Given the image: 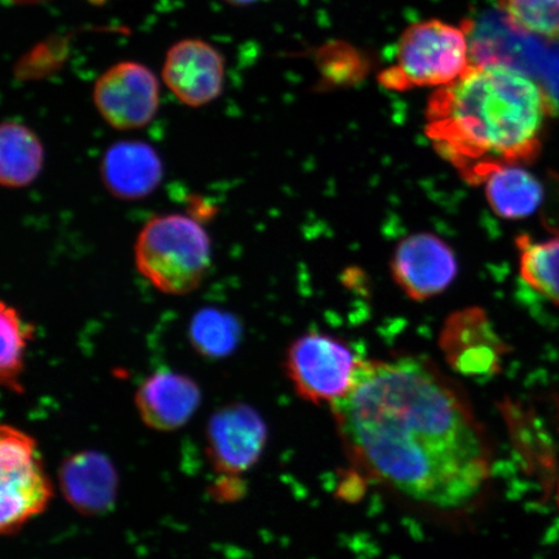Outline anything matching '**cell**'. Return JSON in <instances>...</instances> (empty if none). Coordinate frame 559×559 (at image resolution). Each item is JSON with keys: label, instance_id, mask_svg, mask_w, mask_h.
I'll use <instances>...</instances> for the list:
<instances>
[{"label": "cell", "instance_id": "9", "mask_svg": "<svg viewBox=\"0 0 559 559\" xmlns=\"http://www.w3.org/2000/svg\"><path fill=\"white\" fill-rule=\"evenodd\" d=\"M225 79V58L205 40L181 39L166 52L163 80L187 107L201 108L218 99Z\"/></svg>", "mask_w": 559, "mask_h": 559}, {"label": "cell", "instance_id": "14", "mask_svg": "<svg viewBox=\"0 0 559 559\" xmlns=\"http://www.w3.org/2000/svg\"><path fill=\"white\" fill-rule=\"evenodd\" d=\"M100 174L111 195L134 201L155 192L164 178V165L148 143L122 140L105 151Z\"/></svg>", "mask_w": 559, "mask_h": 559}, {"label": "cell", "instance_id": "20", "mask_svg": "<svg viewBox=\"0 0 559 559\" xmlns=\"http://www.w3.org/2000/svg\"><path fill=\"white\" fill-rule=\"evenodd\" d=\"M499 7L514 31L559 40V0H500Z\"/></svg>", "mask_w": 559, "mask_h": 559}, {"label": "cell", "instance_id": "7", "mask_svg": "<svg viewBox=\"0 0 559 559\" xmlns=\"http://www.w3.org/2000/svg\"><path fill=\"white\" fill-rule=\"evenodd\" d=\"M93 96L97 111L110 128L139 130L157 115L159 83L148 67L136 61H121L96 80Z\"/></svg>", "mask_w": 559, "mask_h": 559}, {"label": "cell", "instance_id": "18", "mask_svg": "<svg viewBox=\"0 0 559 559\" xmlns=\"http://www.w3.org/2000/svg\"><path fill=\"white\" fill-rule=\"evenodd\" d=\"M34 326L23 319V314L2 302L0 306V383L13 394H24L21 376L24 373L27 344L33 338Z\"/></svg>", "mask_w": 559, "mask_h": 559}, {"label": "cell", "instance_id": "6", "mask_svg": "<svg viewBox=\"0 0 559 559\" xmlns=\"http://www.w3.org/2000/svg\"><path fill=\"white\" fill-rule=\"evenodd\" d=\"M360 360L345 342L324 333L300 335L285 356V369L298 395L313 404L337 402L352 388Z\"/></svg>", "mask_w": 559, "mask_h": 559}, {"label": "cell", "instance_id": "19", "mask_svg": "<svg viewBox=\"0 0 559 559\" xmlns=\"http://www.w3.org/2000/svg\"><path fill=\"white\" fill-rule=\"evenodd\" d=\"M241 335L239 319L218 309L195 312L188 328V338L195 353L209 359H223L235 353Z\"/></svg>", "mask_w": 559, "mask_h": 559}, {"label": "cell", "instance_id": "21", "mask_svg": "<svg viewBox=\"0 0 559 559\" xmlns=\"http://www.w3.org/2000/svg\"><path fill=\"white\" fill-rule=\"evenodd\" d=\"M325 62H333V64H326V73H332L330 76L333 82L353 80L356 74L361 73V60L355 52L331 53Z\"/></svg>", "mask_w": 559, "mask_h": 559}, {"label": "cell", "instance_id": "12", "mask_svg": "<svg viewBox=\"0 0 559 559\" xmlns=\"http://www.w3.org/2000/svg\"><path fill=\"white\" fill-rule=\"evenodd\" d=\"M59 485L68 504L86 516L107 514L118 495V473L104 453L86 450L70 454L59 469Z\"/></svg>", "mask_w": 559, "mask_h": 559}, {"label": "cell", "instance_id": "1", "mask_svg": "<svg viewBox=\"0 0 559 559\" xmlns=\"http://www.w3.org/2000/svg\"><path fill=\"white\" fill-rule=\"evenodd\" d=\"M333 414L354 464L414 504L457 513L485 493L492 472L485 431L431 362L360 361Z\"/></svg>", "mask_w": 559, "mask_h": 559}, {"label": "cell", "instance_id": "16", "mask_svg": "<svg viewBox=\"0 0 559 559\" xmlns=\"http://www.w3.org/2000/svg\"><path fill=\"white\" fill-rule=\"evenodd\" d=\"M45 165V148L26 124L5 121L0 129V183L25 188L34 183Z\"/></svg>", "mask_w": 559, "mask_h": 559}, {"label": "cell", "instance_id": "22", "mask_svg": "<svg viewBox=\"0 0 559 559\" xmlns=\"http://www.w3.org/2000/svg\"><path fill=\"white\" fill-rule=\"evenodd\" d=\"M247 492V486L240 475L221 474V477L210 487V495L218 502H235Z\"/></svg>", "mask_w": 559, "mask_h": 559}, {"label": "cell", "instance_id": "13", "mask_svg": "<svg viewBox=\"0 0 559 559\" xmlns=\"http://www.w3.org/2000/svg\"><path fill=\"white\" fill-rule=\"evenodd\" d=\"M201 400V389L191 377L163 370L140 384L135 407L139 417L150 429L170 432L190 423Z\"/></svg>", "mask_w": 559, "mask_h": 559}, {"label": "cell", "instance_id": "17", "mask_svg": "<svg viewBox=\"0 0 559 559\" xmlns=\"http://www.w3.org/2000/svg\"><path fill=\"white\" fill-rule=\"evenodd\" d=\"M516 248L524 283L559 305V234L540 240L521 235L516 239Z\"/></svg>", "mask_w": 559, "mask_h": 559}, {"label": "cell", "instance_id": "24", "mask_svg": "<svg viewBox=\"0 0 559 559\" xmlns=\"http://www.w3.org/2000/svg\"><path fill=\"white\" fill-rule=\"evenodd\" d=\"M5 2H9L11 4L26 5L45 2V0H5Z\"/></svg>", "mask_w": 559, "mask_h": 559}, {"label": "cell", "instance_id": "5", "mask_svg": "<svg viewBox=\"0 0 559 559\" xmlns=\"http://www.w3.org/2000/svg\"><path fill=\"white\" fill-rule=\"evenodd\" d=\"M35 439L11 425L0 429V533L11 536L45 512L53 488Z\"/></svg>", "mask_w": 559, "mask_h": 559}, {"label": "cell", "instance_id": "25", "mask_svg": "<svg viewBox=\"0 0 559 559\" xmlns=\"http://www.w3.org/2000/svg\"><path fill=\"white\" fill-rule=\"evenodd\" d=\"M558 417H559V400H558ZM558 425H559V423H558ZM557 488H558V496H557V498H558V507H559V477H558V487Z\"/></svg>", "mask_w": 559, "mask_h": 559}, {"label": "cell", "instance_id": "3", "mask_svg": "<svg viewBox=\"0 0 559 559\" xmlns=\"http://www.w3.org/2000/svg\"><path fill=\"white\" fill-rule=\"evenodd\" d=\"M469 21L454 25L432 19L419 21L397 40L393 64L379 75L380 85L396 93L451 85L474 64Z\"/></svg>", "mask_w": 559, "mask_h": 559}, {"label": "cell", "instance_id": "8", "mask_svg": "<svg viewBox=\"0 0 559 559\" xmlns=\"http://www.w3.org/2000/svg\"><path fill=\"white\" fill-rule=\"evenodd\" d=\"M267 440V425L258 411L243 403L228 404L209 419L207 459L219 474L241 475L260 461Z\"/></svg>", "mask_w": 559, "mask_h": 559}, {"label": "cell", "instance_id": "2", "mask_svg": "<svg viewBox=\"0 0 559 559\" xmlns=\"http://www.w3.org/2000/svg\"><path fill=\"white\" fill-rule=\"evenodd\" d=\"M556 104L539 82L498 61H474L426 107V135L472 186L500 166L539 156Z\"/></svg>", "mask_w": 559, "mask_h": 559}, {"label": "cell", "instance_id": "23", "mask_svg": "<svg viewBox=\"0 0 559 559\" xmlns=\"http://www.w3.org/2000/svg\"><path fill=\"white\" fill-rule=\"evenodd\" d=\"M223 2H226L230 5L236 7H243V5H251L258 2H262V0H223Z\"/></svg>", "mask_w": 559, "mask_h": 559}, {"label": "cell", "instance_id": "11", "mask_svg": "<svg viewBox=\"0 0 559 559\" xmlns=\"http://www.w3.org/2000/svg\"><path fill=\"white\" fill-rule=\"evenodd\" d=\"M440 347L450 366L466 376L498 373L507 353L487 312L479 307L450 314L440 334Z\"/></svg>", "mask_w": 559, "mask_h": 559}, {"label": "cell", "instance_id": "15", "mask_svg": "<svg viewBox=\"0 0 559 559\" xmlns=\"http://www.w3.org/2000/svg\"><path fill=\"white\" fill-rule=\"evenodd\" d=\"M488 205L502 219H523L542 205L544 190L539 180L521 165L500 166L484 181Z\"/></svg>", "mask_w": 559, "mask_h": 559}, {"label": "cell", "instance_id": "10", "mask_svg": "<svg viewBox=\"0 0 559 559\" xmlns=\"http://www.w3.org/2000/svg\"><path fill=\"white\" fill-rule=\"evenodd\" d=\"M457 270L449 243L431 234H416L401 241L391 261L396 285L414 300H428L449 289Z\"/></svg>", "mask_w": 559, "mask_h": 559}, {"label": "cell", "instance_id": "4", "mask_svg": "<svg viewBox=\"0 0 559 559\" xmlns=\"http://www.w3.org/2000/svg\"><path fill=\"white\" fill-rule=\"evenodd\" d=\"M135 263L157 290L187 296L204 282L212 264V243L204 227L191 216H156L140 230Z\"/></svg>", "mask_w": 559, "mask_h": 559}]
</instances>
